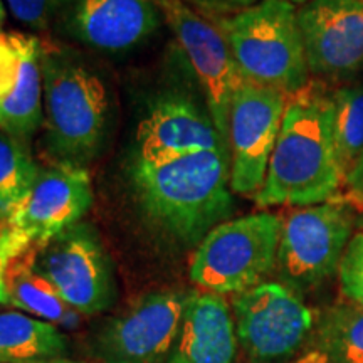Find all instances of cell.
Wrapping results in <instances>:
<instances>
[{"label": "cell", "mask_w": 363, "mask_h": 363, "mask_svg": "<svg viewBox=\"0 0 363 363\" xmlns=\"http://www.w3.org/2000/svg\"><path fill=\"white\" fill-rule=\"evenodd\" d=\"M9 11L21 24L33 30H45L59 21L71 0H6Z\"/></svg>", "instance_id": "cb8c5ba5"}, {"label": "cell", "mask_w": 363, "mask_h": 363, "mask_svg": "<svg viewBox=\"0 0 363 363\" xmlns=\"http://www.w3.org/2000/svg\"><path fill=\"white\" fill-rule=\"evenodd\" d=\"M293 363H328V360H326V357L323 355V353L315 350V352L306 353L305 357H301L299 360L293 362Z\"/></svg>", "instance_id": "f1b7e54d"}, {"label": "cell", "mask_w": 363, "mask_h": 363, "mask_svg": "<svg viewBox=\"0 0 363 363\" xmlns=\"http://www.w3.org/2000/svg\"><path fill=\"white\" fill-rule=\"evenodd\" d=\"M6 19V6H4V0H0V22Z\"/></svg>", "instance_id": "4dcf8cb0"}, {"label": "cell", "mask_w": 363, "mask_h": 363, "mask_svg": "<svg viewBox=\"0 0 363 363\" xmlns=\"http://www.w3.org/2000/svg\"><path fill=\"white\" fill-rule=\"evenodd\" d=\"M235 335L256 362L291 357L311 333L310 308L283 283H261L233 299Z\"/></svg>", "instance_id": "9c48e42d"}, {"label": "cell", "mask_w": 363, "mask_h": 363, "mask_svg": "<svg viewBox=\"0 0 363 363\" xmlns=\"http://www.w3.org/2000/svg\"><path fill=\"white\" fill-rule=\"evenodd\" d=\"M158 7L184 49L206 96L208 115L229 148L230 108L239 86L246 79L229 44L216 22L195 12L184 0H162Z\"/></svg>", "instance_id": "ba28073f"}, {"label": "cell", "mask_w": 363, "mask_h": 363, "mask_svg": "<svg viewBox=\"0 0 363 363\" xmlns=\"http://www.w3.org/2000/svg\"><path fill=\"white\" fill-rule=\"evenodd\" d=\"M21 67V33H4L0 27V103L17 83Z\"/></svg>", "instance_id": "484cf974"}, {"label": "cell", "mask_w": 363, "mask_h": 363, "mask_svg": "<svg viewBox=\"0 0 363 363\" xmlns=\"http://www.w3.org/2000/svg\"><path fill=\"white\" fill-rule=\"evenodd\" d=\"M34 247V267L69 308L94 315L115 299L113 266L96 233L88 224L69 227Z\"/></svg>", "instance_id": "52a82bcc"}, {"label": "cell", "mask_w": 363, "mask_h": 363, "mask_svg": "<svg viewBox=\"0 0 363 363\" xmlns=\"http://www.w3.org/2000/svg\"><path fill=\"white\" fill-rule=\"evenodd\" d=\"M160 12L155 0H71L59 22L81 44L123 52L155 33Z\"/></svg>", "instance_id": "9a60e30c"}, {"label": "cell", "mask_w": 363, "mask_h": 363, "mask_svg": "<svg viewBox=\"0 0 363 363\" xmlns=\"http://www.w3.org/2000/svg\"><path fill=\"white\" fill-rule=\"evenodd\" d=\"M288 96L244 79L235 93L229 120L230 190L252 195L266 180L267 167L283 125Z\"/></svg>", "instance_id": "30bf717a"}, {"label": "cell", "mask_w": 363, "mask_h": 363, "mask_svg": "<svg viewBox=\"0 0 363 363\" xmlns=\"http://www.w3.org/2000/svg\"><path fill=\"white\" fill-rule=\"evenodd\" d=\"M331 131L340 167L347 175L363 150V84L331 93Z\"/></svg>", "instance_id": "44dd1931"}, {"label": "cell", "mask_w": 363, "mask_h": 363, "mask_svg": "<svg viewBox=\"0 0 363 363\" xmlns=\"http://www.w3.org/2000/svg\"><path fill=\"white\" fill-rule=\"evenodd\" d=\"M185 296L152 293L98 331L93 350L103 363L167 362L179 335Z\"/></svg>", "instance_id": "8fae6325"}, {"label": "cell", "mask_w": 363, "mask_h": 363, "mask_svg": "<svg viewBox=\"0 0 363 363\" xmlns=\"http://www.w3.org/2000/svg\"><path fill=\"white\" fill-rule=\"evenodd\" d=\"M203 150H222L230 157L208 111L187 94L170 93L158 98L140 121L131 162L162 163Z\"/></svg>", "instance_id": "5bb4252c"}, {"label": "cell", "mask_w": 363, "mask_h": 363, "mask_svg": "<svg viewBox=\"0 0 363 363\" xmlns=\"http://www.w3.org/2000/svg\"><path fill=\"white\" fill-rule=\"evenodd\" d=\"M190 7L197 9V12L211 16L212 19L238 13L240 11L256 6L261 0H184Z\"/></svg>", "instance_id": "4316f807"}, {"label": "cell", "mask_w": 363, "mask_h": 363, "mask_svg": "<svg viewBox=\"0 0 363 363\" xmlns=\"http://www.w3.org/2000/svg\"><path fill=\"white\" fill-rule=\"evenodd\" d=\"M9 305L48 321L65 320L67 305L56 288L34 267V247L12 261L7 271Z\"/></svg>", "instance_id": "d6986e66"}, {"label": "cell", "mask_w": 363, "mask_h": 363, "mask_svg": "<svg viewBox=\"0 0 363 363\" xmlns=\"http://www.w3.org/2000/svg\"><path fill=\"white\" fill-rule=\"evenodd\" d=\"M35 363H72V362L62 360V358H52V360H44V362H35Z\"/></svg>", "instance_id": "1f68e13d"}, {"label": "cell", "mask_w": 363, "mask_h": 363, "mask_svg": "<svg viewBox=\"0 0 363 363\" xmlns=\"http://www.w3.org/2000/svg\"><path fill=\"white\" fill-rule=\"evenodd\" d=\"M67 340L52 323L24 313H0V363H35L62 357Z\"/></svg>", "instance_id": "ac0fdd59"}, {"label": "cell", "mask_w": 363, "mask_h": 363, "mask_svg": "<svg viewBox=\"0 0 363 363\" xmlns=\"http://www.w3.org/2000/svg\"><path fill=\"white\" fill-rule=\"evenodd\" d=\"M318 352L328 363H363V306H333L321 318Z\"/></svg>", "instance_id": "ffe728a7"}, {"label": "cell", "mask_w": 363, "mask_h": 363, "mask_svg": "<svg viewBox=\"0 0 363 363\" xmlns=\"http://www.w3.org/2000/svg\"><path fill=\"white\" fill-rule=\"evenodd\" d=\"M340 288L345 298L363 306V230L352 235L338 267Z\"/></svg>", "instance_id": "603a6c76"}, {"label": "cell", "mask_w": 363, "mask_h": 363, "mask_svg": "<svg viewBox=\"0 0 363 363\" xmlns=\"http://www.w3.org/2000/svg\"><path fill=\"white\" fill-rule=\"evenodd\" d=\"M131 189L158 229L194 246L234 212L230 157L203 150L162 163H130Z\"/></svg>", "instance_id": "6da1fadb"}, {"label": "cell", "mask_w": 363, "mask_h": 363, "mask_svg": "<svg viewBox=\"0 0 363 363\" xmlns=\"http://www.w3.org/2000/svg\"><path fill=\"white\" fill-rule=\"evenodd\" d=\"M93 206V187L86 169L44 167L26 197L6 216L13 229L40 246L79 224Z\"/></svg>", "instance_id": "4fadbf2b"}, {"label": "cell", "mask_w": 363, "mask_h": 363, "mask_svg": "<svg viewBox=\"0 0 363 363\" xmlns=\"http://www.w3.org/2000/svg\"><path fill=\"white\" fill-rule=\"evenodd\" d=\"M39 170L27 143L0 130V216H7L26 197Z\"/></svg>", "instance_id": "7402d4cb"}, {"label": "cell", "mask_w": 363, "mask_h": 363, "mask_svg": "<svg viewBox=\"0 0 363 363\" xmlns=\"http://www.w3.org/2000/svg\"><path fill=\"white\" fill-rule=\"evenodd\" d=\"M345 185L348 189L347 195H363V150L345 175Z\"/></svg>", "instance_id": "83f0119b"}, {"label": "cell", "mask_w": 363, "mask_h": 363, "mask_svg": "<svg viewBox=\"0 0 363 363\" xmlns=\"http://www.w3.org/2000/svg\"><path fill=\"white\" fill-rule=\"evenodd\" d=\"M43 45L34 35L21 34V67L11 94L0 103V130L27 143L44 125Z\"/></svg>", "instance_id": "e0dca14e"}, {"label": "cell", "mask_w": 363, "mask_h": 363, "mask_svg": "<svg viewBox=\"0 0 363 363\" xmlns=\"http://www.w3.org/2000/svg\"><path fill=\"white\" fill-rule=\"evenodd\" d=\"M214 22L247 81L286 96L310 83L298 9L289 0H261Z\"/></svg>", "instance_id": "277c9868"}, {"label": "cell", "mask_w": 363, "mask_h": 363, "mask_svg": "<svg viewBox=\"0 0 363 363\" xmlns=\"http://www.w3.org/2000/svg\"><path fill=\"white\" fill-rule=\"evenodd\" d=\"M283 219L259 212L225 220L201 240L190 279L207 293L239 294L261 284L276 267Z\"/></svg>", "instance_id": "5b68a950"}, {"label": "cell", "mask_w": 363, "mask_h": 363, "mask_svg": "<svg viewBox=\"0 0 363 363\" xmlns=\"http://www.w3.org/2000/svg\"><path fill=\"white\" fill-rule=\"evenodd\" d=\"M343 184L331 131V94L310 81L288 96L266 180L254 201L259 207L316 206L338 199Z\"/></svg>", "instance_id": "7a4b0ae2"}, {"label": "cell", "mask_w": 363, "mask_h": 363, "mask_svg": "<svg viewBox=\"0 0 363 363\" xmlns=\"http://www.w3.org/2000/svg\"><path fill=\"white\" fill-rule=\"evenodd\" d=\"M235 326L220 294L185 296L179 335L165 363H234Z\"/></svg>", "instance_id": "2e32d148"}, {"label": "cell", "mask_w": 363, "mask_h": 363, "mask_svg": "<svg viewBox=\"0 0 363 363\" xmlns=\"http://www.w3.org/2000/svg\"><path fill=\"white\" fill-rule=\"evenodd\" d=\"M298 24L311 74L343 79L363 69V0H310Z\"/></svg>", "instance_id": "7c38bea8"}, {"label": "cell", "mask_w": 363, "mask_h": 363, "mask_svg": "<svg viewBox=\"0 0 363 363\" xmlns=\"http://www.w3.org/2000/svg\"><path fill=\"white\" fill-rule=\"evenodd\" d=\"M335 201H340L352 208H358V211H363V195H347V197H338Z\"/></svg>", "instance_id": "f546056e"}, {"label": "cell", "mask_w": 363, "mask_h": 363, "mask_svg": "<svg viewBox=\"0 0 363 363\" xmlns=\"http://www.w3.org/2000/svg\"><path fill=\"white\" fill-rule=\"evenodd\" d=\"M357 225H358V227H360V229L363 230V217H360V219H358V220H357Z\"/></svg>", "instance_id": "836d02e7"}, {"label": "cell", "mask_w": 363, "mask_h": 363, "mask_svg": "<svg viewBox=\"0 0 363 363\" xmlns=\"http://www.w3.org/2000/svg\"><path fill=\"white\" fill-rule=\"evenodd\" d=\"M155 2H157V4H160V2H162V0H155Z\"/></svg>", "instance_id": "e575fe53"}, {"label": "cell", "mask_w": 363, "mask_h": 363, "mask_svg": "<svg viewBox=\"0 0 363 363\" xmlns=\"http://www.w3.org/2000/svg\"><path fill=\"white\" fill-rule=\"evenodd\" d=\"M44 145L57 165L86 169L106 147L111 99L98 72L57 52L40 57Z\"/></svg>", "instance_id": "3957f363"}, {"label": "cell", "mask_w": 363, "mask_h": 363, "mask_svg": "<svg viewBox=\"0 0 363 363\" xmlns=\"http://www.w3.org/2000/svg\"><path fill=\"white\" fill-rule=\"evenodd\" d=\"M353 208L340 201L298 207L283 220L278 269L283 284L308 291L338 271L352 239Z\"/></svg>", "instance_id": "8992f818"}, {"label": "cell", "mask_w": 363, "mask_h": 363, "mask_svg": "<svg viewBox=\"0 0 363 363\" xmlns=\"http://www.w3.org/2000/svg\"><path fill=\"white\" fill-rule=\"evenodd\" d=\"M289 2L294 4V6H299V7H301V6H305L306 2H310V0H289Z\"/></svg>", "instance_id": "d6a6232c"}, {"label": "cell", "mask_w": 363, "mask_h": 363, "mask_svg": "<svg viewBox=\"0 0 363 363\" xmlns=\"http://www.w3.org/2000/svg\"><path fill=\"white\" fill-rule=\"evenodd\" d=\"M33 244L26 235L16 230L7 220H0V306L9 305L7 271L12 261L24 254Z\"/></svg>", "instance_id": "d4e9b609"}]
</instances>
